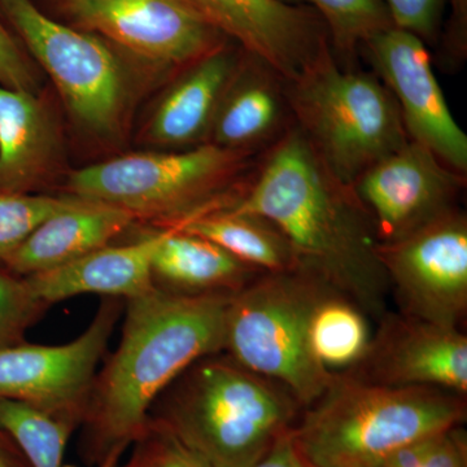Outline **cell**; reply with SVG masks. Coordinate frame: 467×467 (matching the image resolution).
Wrapping results in <instances>:
<instances>
[{
  "instance_id": "obj_30",
  "label": "cell",
  "mask_w": 467,
  "mask_h": 467,
  "mask_svg": "<svg viewBox=\"0 0 467 467\" xmlns=\"http://www.w3.org/2000/svg\"><path fill=\"white\" fill-rule=\"evenodd\" d=\"M393 26L434 42L441 27L445 0H382Z\"/></svg>"
},
{
  "instance_id": "obj_32",
  "label": "cell",
  "mask_w": 467,
  "mask_h": 467,
  "mask_svg": "<svg viewBox=\"0 0 467 467\" xmlns=\"http://www.w3.org/2000/svg\"><path fill=\"white\" fill-rule=\"evenodd\" d=\"M451 15L441 38V60L459 67L467 57V0H450Z\"/></svg>"
},
{
  "instance_id": "obj_10",
  "label": "cell",
  "mask_w": 467,
  "mask_h": 467,
  "mask_svg": "<svg viewBox=\"0 0 467 467\" xmlns=\"http://www.w3.org/2000/svg\"><path fill=\"white\" fill-rule=\"evenodd\" d=\"M378 256L400 312L460 327L467 313V218L459 208L399 241L379 243Z\"/></svg>"
},
{
  "instance_id": "obj_23",
  "label": "cell",
  "mask_w": 467,
  "mask_h": 467,
  "mask_svg": "<svg viewBox=\"0 0 467 467\" xmlns=\"http://www.w3.org/2000/svg\"><path fill=\"white\" fill-rule=\"evenodd\" d=\"M368 317L346 295L326 292L310 321V346L322 367L339 373L358 364L373 335Z\"/></svg>"
},
{
  "instance_id": "obj_35",
  "label": "cell",
  "mask_w": 467,
  "mask_h": 467,
  "mask_svg": "<svg viewBox=\"0 0 467 467\" xmlns=\"http://www.w3.org/2000/svg\"><path fill=\"white\" fill-rule=\"evenodd\" d=\"M125 451H115L107 457L103 462L97 467H119L121 463V457L124 456Z\"/></svg>"
},
{
  "instance_id": "obj_11",
  "label": "cell",
  "mask_w": 467,
  "mask_h": 467,
  "mask_svg": "<svg viewBox=\"0 0 467 467\" xmlns=\"http://www.w3.org/2000/svg\"><path fill=\"white\" fill-rule=\"evenodd\" d=\"M465 178L425 146L409 140L367 169L352 189L373 223L378 242L389 243L456 209Z\"/></svg>"
},
{
  "instance_id": "obj_31",
  "label": "cell",
  "mask_w": 467,
  "mask_h": 467,
  "mask_svg": "<svg viewBox=\"0 0 467 467\" xmlns=\"http://www.w3.org/2000/svg\"><path fill=\"white\" fill-rule=\"evenodd\" d=\"M0 85L26 91H33L36 88L33 67L2 20H0Z\"/></svg>"
},
{
  "instance_id": "obj_6",
  "label": "cell",
  "mask_w": 467,
  "mask_h": 467,
  "mask_svg": "<svg viewBox=\"0 0 467 467\" xmlns=\"http://www.w3.org/2000/svg\"><path fill=\"white\" fill-rule=\"evenodd\" d=\"M254 150L201 144L178 153H135L73 171L70 196L130 212L138 221L181 227L213 209L227 207L234 184Z\"/></svg>"
},
{
  "instance_id": "obj_8",
  "label": "cell",
  "mask_w": 467,
  "mask_h": 467,
  "mask_svg": "<svg viewBox=\"0 0 467 467\" xmlns=\"http://www.w3.org/2000/svg\"><path fill=\"white\" fill-rule=\"evenodd\" d=\"M0 14L51 77L86 130L116 134L124 115L122 66L98 34L76 30L46 16L32 0H0Z\"/></svg>"
},
{
  "instance_id": "obj_20",
  "label": "cell",
  "mask_w": 467,
  "mask_h": 467,
  "mask_svg": "<svg viewBox=\"0 0 467 467\" xmlns=\"http://www.w3.org/2000/svg\"><path fill=\"white\" fill-rule=\"evenodd\" d=\"M261 273L216 243L180 227H165L152 259L153 285L174 294H233Z\"/></svg>"
},
{
  "instance_id": "obj_13",
  "label": "cell",
  "mask_w": 467,
  "mask_h": 467,
  "mask_svg": "<svg viewBox=\"0 0 467 467\" xmlns=\"http://www.w3.org/2000/svg\"><path fill=\"white\" fill-rule=\"evenodd\" d=\"M362 47L376 76L395 98L409 140L422 144L447 167L465 175L467 137L448 107L426 43L413 33L392 26Z\"/></svg>"
},
{
  "instance_id": "obj_3",
  "label": "cell",
  "mask_w": 467,
  "mask_h": 467,
  "mask_svg": "<svg viewBox=\"0 0 467 467\" xmlns=\"http://www.w3.org/2000/svg\"><path fill=\"white\" fill-rule=\"evenodd\" d=\"M303 410L285 386L220 352L175 378L149 420L213 467H250L295 429Z\"/></svg>"
},
{
  "instance_id": "obj_27",
  "label": "cell",
  "mask_w": 467,
  "mask_h": 467,
  "mask_svg": "<svg viewBox=\"0 0 467 467\" xmlns=\"http://www.w3.org/2000/svg\"><path fill=\"white\" fill-rule=\"evenodd\" d=\"M47 309L24 276L0 272V348L26 342V331Z\"/></svg>"
},
{
  "instance_id": "obj_22",
  "label": "cell",
  "mask_w": 467,
  "mask_h": 467,
  "mask_svg": "<svg viewBox=\"0 0 467 467\" xmlns=\"http://www.w3.org/2000/svg\"><path fill=\"white\" fill-rule=\"evenodd\" d=\"M180 229L216 243L242 263L263 273L290 272L300 267L284 234L256 214L221 207L192 218Z\"/></svg>"
},
{
  "instance_id": "obj_16",
  "label": "cell",
  "mask_w": 467,
  "mask_h": 467,
  "mask_svg": "<svg viewBox=\"0 0 467 467\" xmlns=\"http://www.w3.org/2000/svg\"><path fill=\"white\" fill-rule=\"evenodd\" d=\"M165 227L125 245H106L67 265L24 276L46 306L95 294L129 300L152 290V259Z\"/></svg>"
},
{
  "instance_id": "obj_2",
  "label": "cell",
  "mask_w": 467,
  "mask_h": 467,
  "mask_svg": "<svg viewBox=\"0 0 467 467\" xmlns=\"http://www.w3.org/2000/svg\"><path fill=\"white\" fill-rule=\"evenodd\" d=\"M233 294L182 295L153 287L125 300L121 339L98 371L82 420L86 461L98 466L112 451H126L169 384L198 359L223 352Z\"/></svg>"
},
{
  "instance_id": "obj_1",
  "label": "cell",
  "mask_w": 467,
  "mask_h": 467,
  "mask_svg": "<svg viewBox=\"0 0 467 467\" xmlns=\"http://www.w3.org/2000/svg\"><path fill=\"white\" fill-rule=\"evenodd\" d=\"M227 207L273 223L300 267L370 317L387 312L389 284L373 223L352 186L326 168L297 126L278 138L254 180Z\"/></svg>"
},
{
  "instance_id": "obj_5",
  "label": "cell",
  "mask_w": 467,
  "mask_h": 467,
  "mask_svg": "<svg viewBox=\"0 0 467 467\" xmlns=\"http://www.w3.org/2000/svg\"><path fill=\"white\" fill-rule=\"evenodd\" d=\"M284 84L297 128L326 168L348 186L408 143L391 91L377 76L342 69L328 38L299 75Z\"/></svg>"
},
{
  "instance_id": "obj_15",
  "label": "cell",
  "mask_w": 467,
  "mask_h": 467,
  "mask_svg": "<svg viewBox=\"0 0 467 467\" xmlns=\"http://www.w3.org/2000/svg\"><path fill=\"white\" fill-rule=\"evenodd\" d=\"M290 82L328 38L317 12L284 0H178Z\"/></svg>"
},
{
  "instance_id": "obj_9",
  "label": "cell",
  "mask_w": 467,
  "mask_h": 467,
  "mask_svg": "<svg viewBox=\"0 0 467 467\" xmlns=\"http://www.w3.org/2000/svg\"><path fill=\"white\" fill-rule=\"evenodd\" d=\"M125 300L103 297L91 324L72 342H26L0 348V399L23 402L81 427L99 364Z\"/></svg>"
},
{
  "instance_id": "obj_34",
  "label": "cell",
  "mask_w": 467,
  "mask_h": 467,
  "mask_svg": "<svg viewBox=\"0 0 467 467\" xmlns=\"http://www.w3.org/2000/svg\"><path fill=\"white\" fill-rule=\"evenodd\" d=\"M0 467H32L16 441L0 429Z\"/></svg>"
},
{
  "instance_id": "obj_24",
  "label": "cell",
  "mask_w": 467,
  "mask_h": 467,
  "mask_svg": "<svg viewBox=\"0 0 467 467\" xmlns=\"http://www.w3.org/2000/svg\"><path fill=\"white\" fill-rule=\"evenodd\" d=\"M0 429L15 441L32 467H73L64 462L72 422L23 402L0 399Z\"/></svg>"
},
{
  "instance_id": "obj_25",
  "label": "cell",
  "mask_w": 467,
  "mask_h": 467,
  "mask_svg": "<svg viewBox=\"0 0 467 467\" xmlns=\"http://www.w3.org/2000/svg\"><path fill=\"white\" fill-rule=\"evenodd\" d=\"M296 2L317 12L335 50L352 57L378 33L393 26L382 0H284Z\"/></svg>"
},
{
  "instance_id": "obj_12",
  "label": "cell",
  "mask_w": 467,
  "mask_h": 467,
  "mask_svg": "<svg viewBox=\"0 0 467 467\" xmlns=\"http://www.w3.org/2000/svg\"><path fill=\"white\" fill-rule=\"evenodd\" d=\"M60 5L88 32L159 67L184 69L227 39L178 0H60Z\"/></svg>"
},
{
  "instance_id": "obj_29",
  "label": "cell",
  "mask_w": 467,
  "mask_h": 467,
  "mask_svg": "<svg viewBox=\"0 0 467 467\" xmlns=\"http://www.w3.org/2000/svg\"><path fill=\"white\" fill-rule=\"evenodd\" d=\"M379 467H467V434L451 427L395 451Z\"/></svg>"
},
{
  "instance_id": "obj_17",
  "label": "cell",
  "mask_w": 467,
  "mask_h": 467,
  "mask_svg": "<svg viewBox=\"0 0 467 467\" xmlns=\"http://www.w3.org/2000/svg\"><path fill=\"white\" fill-rule=\"evenodd\" d=\"M247 52L223 43L192 66L169 88L150 117L147 140L162 147L207 140L221 101L238 75Z\"/></svg>"
},
{
  "instance_id": "obj_26",
  "label": "cell",
  "mask_w": 467,
  "mask_h": 467,
  "mask_svg": "<svg viewBox=\"0 0 467 467\" xmlns=\"http://www.w3.org/2000/svg\"><path fill=\"white\" fill-rule=\"evenodd\" d=\"M75 202V196L70 195L55 198L27 192H0V264L5 265L43 221Z\"/></svg>"
},
{
  "instance_id": "obj_33",
  "label": "cell",
  "mask_w": 467,
  "mask_h": 467,
  "mask_svg": "<svg viewBox=\"0 0 467 467\" xmlns=\"http://www.w3.org/2000/svg\"><path fill=\"white\" fill-rule=\"evenodd\" d=\"M250 467H312L306 457L303 456L296 441L294 430L282 436L273 445L272 450L265 456L261 457L257 462Z\"/></svg>"
},
{
  "instance_id": "obj_18",
  "label": "cell",
  "mask_w": 467,
  "mask_h": 467,
  "mask_svg": "<svg viewBox=\"0 0 467 467\" xmlns=\"http://www.w3.org/2000/svg\"><path fill=\"white\" fill-rule=\"evenodd\" d=\"M137 221L124 209L76 198L43 221L5 266L12 275L27 276L67 265L106 247Z\"/></svg>"
},
{
  "instance_id": "obj_14",
  "label": "cell",
  "mask_w": 467,
  "mask_h": 467,
  "mask_svg": "<svg viewBox=\"0 0 467 467\" xmlns=\"http://www.w3.org/2000/svg\"><path fill=\"white\" fill-rule=\"evenodd\" d=\"M365 355L343 373L389 387H435L467 395V337L447 327L386 312Z\"/></svg>"
},
{
  "instance_id": "obj_28",
  "label": "cell",
  "mask_w": 467,
  "mask_h": 467,
  "mask_svg": "<svg viewBox=\"0 0 467 467\" xmlns=\"http://www.w3.org/2000/svg\"><path fill=\"white\" fill-rule=\"evenodd\" d=\"M130 448L128 462L119 467H213L155 420H149Z\"/></svg>"
},
{
  "instance_id": "obj_7",
  "label": "cell",
  "mask_w": 467,
  "mask_h": 467,
  "mask_svg": "<svg viewBox=\"0 0 467 467\" xmlns=\"http://www.w3.org/2000/svg\"><path fill=\"white\" fill-rule=\"evenodd\" d=\"M331 288L303 267L261 273L232 295L223 353L248 370L282 384L301 407L308 408L335 376L319 364L310 346L313 312Z\"/></svg>"
},
{
  "instance_id": "obj_4",
  "label": "cell",
  "mask_w": 467,
  "mask_h": 467,
  "mask_svg": "<svg viewBox=\"0 0 467 467\" xmlns=\"http://www.w3.org/2000/svg\"><path fill=\"white\" fill-rule=\"evenodd\" d=\"M466 396L435 387H389L335 373L294 429L312 467H379L405 445L463 426Z\"/></svg>"
},
{
  "instance_id": "obj_19",
  "label": "cell",
  "mask_w": 467,
  "mask_h": 467,
  "mask_svg": "<svg viewBox=\"0 0 467 467\" xmlns=\"http://www.w3.org/2000/svg\"><path fill=\"white\" fill-rule=\"evenodd\" d=\"M281 78L259 58L245 55L221 101L208 142L223 149L254 150L275 137L285 113Z\"/></svg>"
},
{
  "instance_id": "obj_21",
  "label": "cell",
  "mask_w": 467,
  "mask_h": 467,
  "mask_svg": "<svg viewBox=\"0 0 467 467\" xmlns=\"http://www.w3.org/2000/svg\"><path fill=\"white\" fill-rule=\"evenodd\" d=\"M54 125L33 91L0 85V192H27L55 156Z\"/></svg>"
}]
</instances>
